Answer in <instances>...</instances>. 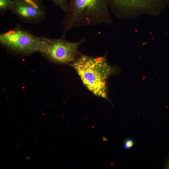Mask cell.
<instances>
[{"label": "cell", "mask_w": 169, "mask_h": 169, "mask_svg": "<svg viewBox=\"0 0 169 169\" xmlns=\"http://www.w3.org/2000/svg\"><path fill=\"white\" fill-rule=\"evenodd\" d=\"M31 4L36 6L42 5V3L44 0H22Z\"/></svg>", "instance_id": "cell-9"}, {"label": "cell", "mask_w": 169, "mask_h": 169, "mask_svg": "<svg viewBox=\"0 0 169 169\" xmlns=\"http://www.w3.org/2000/svg\"><path fill=\"white\" fill-rule=\"evenodd\" d=\"M69 64L76 71L84 86L93 94L109 100L107 80L115 72L106 57H94L80 53L77 58Z\"/></svg>", "instance_id": "cell-2"}, {"label": "cell", "mask_w": 169, "mask_h": 169, "mask_svg": "<svg viewBox=\"0 0 169 169\" xmlns=\"http://www.w3.org/2000/svg\"><path fill=\"white\" fill-rule=\"evenodd\" d=\"M166 168L169 169V160L167 163L166 166Z\"/></svg>", "instance_id": "cell-11"}, {"label": "cell", "mask_w": 169, "mask_h": 169, "mask_svg": "<svg viewBox=\"0 0 169 169\" xmlns=\"http://www.w3.org/2000/svg\"><path fill=\"white\" fill-rule=\"evenodd\" d=\"M40 38L42 45L39 52L48 60L57 64H69L73 62L80 53L79 47L87 42L84 37L77 42H70L63 35L58 38Z\"/></svg>", "instance_id": "cell-3"}, {"label": "cell", "mask_w": 169, "mask_h": 169, "mask_svg": "<svg viewBox=\"0 0 169 169\" xmlns=\"http://www.w3.org/2000/svg\"><path fill=\"white\" fill-rule=\"evenodd\" d=\"M109 0H69L68 8L61 22L62 35L71 29L112 23Z\"/></svg>", "instance_id": "cell-1"}, {"label": "cell", "mask_w": 169, "mask_h": 169, "mask_svg": "<svg viewBox=\"0 0 169 169\" xmlns=\"http://www.w3.org/2000/svg\"><path fill=\"white\" fill-rule=\"evenodd\" d=\"M12 1L10 10L23 22L38 23L45 18L46 13L43 5L34 6L22 0H12Z\"/></svg>", "instance_id": "cell-6"}, {"label": "cell", "mask_w": 169, "mask_h": 169, "mask_svg": "<svg viewBox=\"0 0 169 169\" xmlns=\"http://www.w3.org/2000/svg\"><path fill=\"white\" fill-rule=\"evenodd\" d=\"M13 5L12 0H0V12L3 13L11 9Z\"/></svg>", "instance_id": "cell-7"}, {"label": "cell", "mask_w": 169, "mask_h": 169, "mask_svg": "<svg viewBox=\"0 0 169 169\" xmlns=\"http://www.w3.org/2000/svg\"><path fill=\"white\" fill-rule=\"evenodd\" d=\"M134 145L133 141L131 139H127L124 141V147L126 149H129L132 147Z\"/></svg>", "instance_id": "cell-10"}, {"label": "cell", "mask_w": 169, "mask_h": 169, "mask_svg": "<svg viewBox=\"0 0 169 169\" xmlns=\"http://www.w3.org/2000/svg\"><path fill=\"white\" fill-rule=\"evenodd\" d=\"M55 5L59 7L64 13L68 9L69 2L68 0H51Z\"/></svg>", "instance_id": "cell-8"}, {"label": "cell", "mask_w": 169, "mask_h": 169, "mask_svg": "<svg viewBox=\"0 0 169 169\" xmlns=\"http://www.w3.org/2000/svg\"><path fill=\"white\" fill-rule=\"evenodd\" d=\"M0 44L13 52L26 55L39 52L42 45L40 37L35 36L19 26L1 33Z\"/></svg>", "instance_id": "cell-4"}, {"label": "cell", "mask_w": 169, "mask_h": 169, "mask_svg": "<svg viewBox=\"0 0 169 169\" xmlns=\"http://www.w3.org/2000/svg\"><path fill=\"white\" fill-rule=\"evenodd\" d=\"M167 0H109V8L117 17L124 18L129 13H155Z\"/></svg>", "instance_id": "cell-5"}]
</instances>
